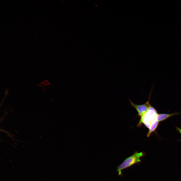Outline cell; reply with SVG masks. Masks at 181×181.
Returning a JSON list of instances; mask_svg holds the SVG:
<instances>
[{"label":"cell","instance_id":"cell-5","mask_svg":"<svg viewBox=\"0 0 181 181\" xmlns=\"http://www.w3.org/2000/svg\"><path fill=\"white\" fill-rule=\"evenodd\" d=\"M158 124L159 122L157 120H155L151 124L149 129V131L147 135V137H149L151 133L156 130Z\"/></svg>","mask_w":181,"mask_h":181},{"label":"cell","instance_id":"cell-6","mask_svg":"<svg viewBox=\"0 0 181 181\" xmlns=\"http://www.w3.org/2000/svg\"><path fill=\"white\" fill-rule=\"evenodd\" d=\"M8 91L7 89H6L5 92V94L6 95H8Z\"/></svg>","mask_w":181,"mask_h":181},{"label":"cell","instance_id":"cell-2","mask_svg":"<svg viewBox=\"0 0 181 181\" xmlns=\"http://www.w3.org/2000/svg\"><path fill=\"white\" fill-rule=\"evenodd\" d=\"M158 114L156 109L151 106L148 111L141 117L138 126H140L143 123L149 129L151 124L157 119Z\"/></svg>","mask_w":181,"mask_h":181},{"label":"cell","instance_id":"cell-4","mask_svg":"<svg viewBox=\"0 0 181 181\" xmlns=\"http://www.w3.org/2000/svg\"><path fill=\"white\" fill-rule=\"evenodd\" d=\"M180 112L175 113L171 114H159L157 115V119L158 122L164 121L173 116L178 114Z\"/></svg>","mask_w":181,"mask_h":181},{"label":"cell","instance_id":"cell-1","mask_svg":"<svg viewBox=\"0 0 181 181\" xmlns=\"http://www.w3.org/2000/svg\"><path fill=\"white\" fill-rule=\"evenodd\" d=\"M144 152H135L131 155L126 158L117 167V170L119 176L122 175V171L123 170L129 167L141 162L140 158L145 155Z\"/></svg>","mask_w":181,"mask_h":181},{"label":"cell","instance_id":"cell-3","mask_svg":"<svg viewBox=\"0 0 181 181\" xmlns=\"http://www.w3.org/2000/svg\"><path fill=\"white\" fill-rule=\"evenodd\" d=\"M153 88V87H152L150 93L149 94L148 101L144 104L139 105L133 103L129 99L131 105L137 110L138 112V115L140 117L148 111L149 107L151 106L150 103L149 101L151 97Z\"/></svg>","mask_w":181,"mask_h":181}]
</instances>
